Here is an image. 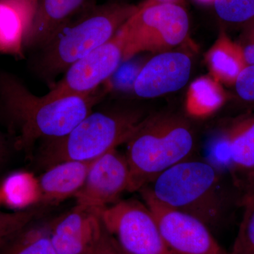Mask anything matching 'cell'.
Wrapping results in <instances>:
<instances>
[{"label":"cell","mask_w":254,"mask_h":254,"mask_svg":"<svg viewBox=\"0 0 254 254\" xmlns=\"http://www.w3.org/2000/svg\"><path fill=\"white\" fill-rule=\"evenodd\" d=\"M31 19L14 0H0V52L21 56Z\"/></svg>","instance_id":"cell-16"},{"label":"cell","mask_w":254,"mask_h":254,"mask_svg":"<svg viewBox=\"0 0 254 254\" xmlns=\"http://www.w3.org/2000/svg\"><path fill=\"white\" fill-rule=\"evenodd\" d=\"M45 205L38 204L11 213L0 212V239L18 231L31 222L36 221L43 213Z\"/></svg>","instance_id":"cell-22"},{"label":"cell","mask_w":254,"mask_h":254,"mask_svg":"<svg viewBox=\"0 0 254 254\" xmlns=\"http://www.w3.org/2000/svg\"><path fill=\"white\" fill-rule=\"evenodd\" d=\"M92 5L91 0H38L24 48H43L57 32Z\"/></svg>","instance_id":"cell-14"},{"label":"cell","mask_w":254,"mask_h":254,"mask_svg":"<svg viewBox=\"0 0 254 254\" xmlns=\"http://www.w3.org/2000/svg\"><path fill=\"white\" fill-rule=\"evenodd\" d=\"M208 62L214 76L219 81L235 84L240 73L248 66L239 44L222 36L208 54Z\"/></svg>","instance_id":"cell-18"},{"label":"cell","mask_w":254,"mask_h":254,"mask_svg":"<svg viewBox=\"0 0 254 254\" xmlns=\"http://www.w3.org/2000/svg\"><path fill=\"white\" fill-rule=\"evenodd\" d=\"M138 191L154 215L163 240L174 254H230L203 222L163 204L145 188Z\"/></svg>","instance_id":"cell-8"},{"label":"cell","mask_w":254,"mask_h":254,"mask_svg":"<svg viewBox=\"0 0 254 254\" xmlns=\"http://www.w3.org/2000/svg\"><path fill=\"white\" fill-rule=\"evenodd\" d=\"M136 11V5H92L66 23L42 48L40 73L53 78L111 40Z\"/></svg>","instance_id":"cell-4"},{"label":"cell","mask_w":254,"mask_h":254,"mask_svg":"<svg viewBox=\"0 0 254 254\" xmlns=\"http://www.w3.org/2000/svg\"><path fill=\"white\" fill-rule=\"evenodd\" d=\"M123 58V37L118 31L109 41L69 66L63 78L44 96L53 99L91 94L109 79Z\"/></svg>","instance_id":"cell-10"},{"label":"cell","mask_w":254,"mask_h":254,"mask_svg":"<svg viewBox=\"0 0 254 254\" xmlns=\"http://www.w3.org/2000/svg\"><path fill=\"white\" fill-rule=\"evenodd\" d=\"M16 2L21 5L27 12L30 18L33 20V16H34L35 11H36L37 4H38V0H14Z\"/></svg>","instance_id":"cell-31"},{"label":"cell","mask_w":254,"mask_h":254,"mask_svg":"<svg viewBox=\"0 0 254 254\" xmlns=\"http://www.w3.org/2000/svg\"><path fill=\"white\" fill-rule=\"evenodd\" d=\"M0 200L17 210L40 204L38 179L27 173L10 175L0 187Z\"/></svg>","instance_id":"cell-19"},{"label":"cell","mask_w":254,"mask_h":254,"mask_svg":"<svg viewBox=\"0 0 254 254\" xmlns=\"http://www.w3.org/2000/svg\"><path fill=\"white\" fill-rule=\"evenodd\" d=\"M206 153L205 160L230 177L240 189L244 178L254 170V112L224 124Z\"/></svg>","instance_id":"cell-9"},{"label":"cell","mask_w":254,"mask_h":254,"mask_svg":"<svg viewBox=\"0 0 254 254\" xmlns=\"http://www.w3.org/2000/svg\"><path fill=\"white\" fill-rule=\"evenodd\" d=\"M126 144L129 192L138 191L165 170L193 157L194 131L182 117L153 115L138 124Z\"/></svg>","instance_id":"cell-3"},{"label":"cell","mask_w":254,"mask_h":254,"mask_svg":"<svg viewBox=\"0 0 254 254\" xmlns=\"http://www.w3.org/2000/svg\"><path fill=\"white\" fill-rule=\"evenodd\" d=\"M131 174L125 155L117 148L92 161L86 180L74 198L76 203L102 209L129 192Z\"/></svg>","instance_id":"cell-11"},{"label":"cell","mask_w":254,"mask_h":254,"mask_svg":"<svg viewBox=\"0 0 254 254\" xmlns=\"http://www.w3.org/2000/svg\"><path fill=\"white\" fill-rule=\"evenodd\" d=\"M241 208L245 209L254 203V170L244 178L240 185Z\"/></svg>","instance_id":"cell-26"},{"label":"cell","mask_w":254,"mask_h":254,"mask_svg":"<svg viewBox=\"0 0 254 254\" xmlns=\"http://www.w3.org/2000/svg\"><path fill=\"white\" fill-rule=\"evenodd\" d=\"M141 114L128 110H98L89 115L67 134L43 141L39 163L46 169L62 162H91L126 143L138 124Z\"/></svg>","instance_id":"cell-5"},{"label":"cell","mask_w":254,"mask_h":254,"mask_svg":"<svg viewBox=\"0 0 254 254\" xmlns=\"http://www.w3.org/2000/svg\"><path fill=\"white\" fill-rule=\"evenodd\" d=\"M103 93L61 98L38 97L17 78L0 73V120L15 150L29 153L38 141L67 134L93 111Z\"/></svg>","instance_id":"cell-1"},{"label":"cell","mask_w":254,"mask_h":254,"mask_svg":"<svg viewBox=\"0 0 254 254\" xmlns=\"http://www.w3.org/2000/svg\"><path fill=\"white\" fill-rule=\"evenodd\" d=\"M234 86L239 99L254 107V64L244 68Z\"/></svg>","instance_id":"cell-25"},{"label":"cell","mask_w":254,"mask_h":254,"mask_svg":"<svg viewBox=\"0 0 254 254\" xmlns=\"http://www.w3.org/2000/svg\"></svg>","instance_id":"cell-33"},{"label":"cell","mask_w":254,"mask_h":254,"mask_svg":"<svg viewBox=\"0 0 254 254\" xmlns=\"http://www.w3.org/2000/svg\"><path fill=\"white\" fill-rule=\"evenodd\" d=\"M198 1H200L202 3H210V2H214L215 0H198Z\"/></svg>","instance_id":"cell-32"},{"label":"cell","mask_w":254,"mask_h":254,"mask_svg":"<svg viewBox=\"0 0 254 254\" xmlns=\"http://www.w3.org/2000/svg\"><path fill=\"white\" fill-rule=\"evenodd\" d=\"M91 163L69 160L46 169L38 178L40 204H53L74 197L84 183Z\"/></svg>","instance_id":"cell-15"},{"label":"cell","mask_w":254,"mask_h":254,"mask_svg":"<svg viewBox=\"0 0 254 254\" xmlns=\"http://www.w3.org/2000/svg\"><path fill=\"white\" fill-rule=\"evenodd\" d=\"M91 254H127L117 243L114 237L105 229L99 245Z\"/></svg>","instance_id":"cell-28"},{"label":"cell","mask_w":254,"mask_h":254,"mask_svg":"<svg viewBox=\"0 0 254 254\" xmlns=\"http://www.w3.org/2000/svg\"><path fill=\"white\" fill-rule=\"evenodd\" d=\"M36 221L0 239V254H58L50 239V222Z\"/></svg>","instance_id":"cell-17"},{"label":"cell","mask_w":254,"mask_h":254,"mask_svg":"<svg viewBox=\"0 0 254 254\" xmlns=\"http://www.w3.org/2000/svg\"><path fill=\"white\" fill-rule=\"evenodd\" d=\"M100 209L76 205L50 222V239L58 254H91L99 245L105 227Z\"/></svg>","instance_id":"cell-12"},{"label":"cell","mask_w":254,"mask_h":254,"mask_svg":"<svg viewBox=\"0 0 254 254\" xmlns=\"http://www.w3.org/2000/svg\"><path fill=\"white\" fill-rule=\"evenodd\" d=\"M190 30L186 10L178 4L136 10L119 29L124 39L123 61L143 52L163 53L185 41Z\"/></svg>","instance_id":"cell-6"},{"label":"cell","mask_w":254,"mask_h":254,"mask_svg":"<svg viewBox=\"0 0 254 254\" xmlns=\"http://www.w3.org/2000/svg\"><path fill=\"white\" fill-rule=\"evenodd\" d=\"M214 8L225 22L247 24L254 18V0H215Z\"/></svg>","instance_id":"cell-21"},{"label":"cell","mask_w":254,"mask_h":254,"mask_svg":"<svg viewBox=\"0 0 254 254\" xmlns=\"http://www.w3.org/2000/svg\"><path fill=\"white\" fill-rule=\"evenodd\" d=\"M230 254H254V203L243 209L240 228Z\"/></svg>","instance_id":"cell-23"},{"label":"cell","mask_w":254,"mask_h":254,"mask_svg":"<svg viewBox=\"0 0 254 254\" xmlns=\"http://www.w3.org/2000/svg\"><path fill=\"white\" fill-rule=\"evenodd\" d=\"M247 32L245 39L242 45H240L243 52L244 58L247 65L254 64V18L247 23Z\"/></svg>","instance_id":"cell-27"},{"label":"cell","mask_w":254,"mask_h":254,"mask_svg":"<svg viewBox=\"0 0 254 254\" xmlns=\"http://www.w3.org/2000/svg\"><path fill=\"white\" fill-rule=\"evenodd\" d=\"M13 150H14V146L9 137L4 136L0 131V174L9 164Z\"/></svg>","instance_id":"cell-29"},{"label":"cell","mask_w":254,"mask_h":254,"mask_svg":"<svg viewBox=\"0 0 254 254\" xmlns=\"http://www.w3.org/2000/svg\"><path fill=\"white\" fill-rule=\"evenodd\" d=\"M181 0H143L139 4L136 5V10L145 9L154 5L166 4H180Z\"/></svg>","instance_id":"cell-30"},{"label":"cell","mask_w":254,"mask_h":254,"mask_svg":"<svg viewBox=\"0 0 254 254\" xmlns=\"http://www.w3.org/2000/svg\"><path fill=\"white\" fill-rule=\"evenodd\" d=\"M103 225L127 254H174L144 202L119 200L100 209Z\"/></svg>","instance_id":"cell-7"},{"label":"cell","mask_w":254,"mask_h":254,"mask_svg":"<svg viewBox=\"0 0 254 254\" xmlns=\"http://www.w3.org/2000/svg\"><path fill=\"white\" fill-rule=\"evenodd\" d=\"M225 102V96L218 83L210 78H201L190 87L187 98L186 111L196 119L208 118Z\"/></svg>","instance_id":"cell-20"},{"label":"cell","mask_w":254,"mask_h":254,"mask_svg":"<svg viewBox=\"0 0 254 254\" xmlns=\"http://www.w3.org/2000/svg\"><path fill=\"white\" fill-rule=\"evenodd\" d=\"M143 66L137 60H133V58L122 62L116 71L106 81L108 83V88L118 91H133L135 81Z\"/></svg>","instance_id":"cell-24"},{"label":"cell","mask_w":254,"mask_h":254,"mask_svg":"<svg viewBox=\"0 0 254 254\" xmlns=\"http://www.w3.org/2000/svg\"><path fill=\"white\" fill-rule=\"evenodd\" d=\"M143 188L163 204L198 219L211 231L228 224L242 208L240 189L204 158L180 162Z\"/></svg>","instance_id":"cell-2"},{"label":"cell","mask_w":254,"mask_h":254,"mask_svg":"<svg viewBox=\"0 0 254 254\" xmlns=\"http://www.w3.org/2000/svg\"><path fill=\"white\" fill-rule=\"evenodd\" d=\"M191 68V60L185 53H160L142 66L133 92L140 98H154L179 91L188 83Z\"/></svg>","instance_id":"cell-13"}]
</instances>
